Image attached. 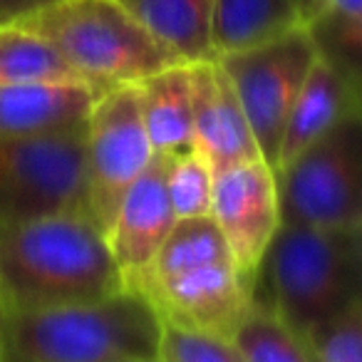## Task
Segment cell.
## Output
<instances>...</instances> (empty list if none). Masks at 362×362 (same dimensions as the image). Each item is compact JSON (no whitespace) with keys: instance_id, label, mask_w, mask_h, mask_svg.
<instances>
[{"instance_id":"cell-1","label":"cell","mask_w":362,"mask_h":362,"mask_svg":"<svg viewBox=\"0 0 362 362\" xmlns=\"http://www.w3.org/2000/svg\"><path fill=\"white\" fill-rule=\"evenodd\" d=\"M127 283L87 211L0 226V298L11 313L100 300Z\"/></svg>"},{"instance_id":"cell-2","label":"cell","mask_w":362,"mask_h":362,"mask_svg":"<svg viewBox=\"0 0 362 362\" xmlns=\"http://www.w3.org/2000/svg\"><path fill=\"white\" fill-rule=\"evenodd\" d=\"M360 231L281 223L251 276V303L308 340L362 303Z\"/></svg>"},{"instance_id":"cell-3","label":"cell","mask_w":362,"mask_h":362,"mask_svg":"<svg viewBox=\"0 0 362 362\" xmlns=\"http://www.w3.org/2000/svg\"><path fill=\"white\" fill-rule=\"evenodd\" d=\"M161 320L231 337L251 308V278L236 266L211 216L176 221L134 283Z\"/></svg>"},{"instance_id":"cell-4","label":"cell","mask_w":362,"mask_h":362,"mask_svg":"<svg viewBox=\"0 0 362 362\" xmlns=\"http://www.w3.org/2000/svg\"><path fill=\"white\" fill-rule=\"evenodd\" d=\"M161 315L134 286L100 300L11 313L6 362L159 360Z\"/></svg>"},{"instance_id":"cell-5","label":"cell","mask_w":362,"mask_h":362,"mask_svg":"<svg viewBox=\"0 0 362 362\" xmlns=\"http://www.w3.org/2000/svg\"><path fill=\"white\" fill-rule=\"evenodd\" d=\"M21 25L40 35L82 82L100 92L139 85L176 65L119 0H60Z\"/></svg>"},{"instance_id":"cell-6","label":"cell","mask_w":362,"mask_h":362,"mask_svg":"<svg viewBox=\"0 0 362 362\" xmlns=\"http://www.w3.org/2000/svg\"><path fill=\"white\" fill-rule=\"evenodd\" d=\"M281 223L313 228H362V117L276 169Z\"/></svg>"},{"instance_id":"cell-7","label":"cell","mask_w":362,"mask_h":362,"mask_svg":"<svg viewBox=\"0 0 362 362\" xmlns=\"http://www.w3.org/2000/svg\"><path fill=\"white\" fill-rule=\"evenodd\" d=\"M67 211H87L85 122L0 139V226Z\"/></svg>"},{"instance_id":"cell-8","label":"cell","mask_w":362,"mask_h":362,"mask_svg":"<svg viewBox=\"0 0 362 362\" xmlns=\"http://www.w3.org/2000/svg\"><path fill=\"white\" fill-rule=\"evenodd\" d=\"M315 57V45L303 25L276 40L216 57L236 92L261 159L273 171L278 169L288 115Z\"/></svg>"},{"instance_id":"cell-9","label":"cell","mask_w":362,"mask_h":362,"mask_svg":"<svg viewBox=\"0 0 362 362\" xmlns=\"http://www.w3.org/2000/svg\"><path fill=\"white\" fill-rule=\"evenodd\" d=\"M154 156L139 87L119 85L100 92L85 117V199L87 214L102 231L110 226L122 194Z\"/></svg>"},{"instance_id":"cell-10","label":"cell","mask_w":362,"mask_h":362,"mask_svg":"<svg viewBox=\"0 0 362 362\" xmlns=\"http://www.w3.org/2000/svg\"><path fill=\"white\" fill-rule=\"evenodd\" d=\"M209 216L228 243L236 266L251 278L281 226L276 171L256 159L214 174Z\"/></svg>"},{"instance_id":"cell-11","label":"cell","mask_w":362,"mask_h":362,"mask_svg":"<svg viewBox=\"0 0 362 362\" xmlns=\"http://www.w3.org/2000/svg\"><path fill=\"white\" fill-rule=\"evenodd\" d=\"M166 169L169 159L164 156L151 159V164L122 194L105 231L107 246L127 286L144 273L154 253L176 226L174 209L166 192Z\"/></svg>"},{"instance_id":"cell-12","label":"cell","mask_w":362,"mask_h":362,"mask_svg":"<svg viewBox=\"0 0 362 362\" xmlns=\"http://www.w3.org/2000/svg\"><path fill=\"white\" fill-rule=\"evenodd\" d=\"M194 102V149L214 174L261 159L253 132L216 57L189 65Z\"/></svg>"},{"instance_id":"cell-13","label":"cell","mask_w":362,"mask_h":362,"mask_svg":"<svg viewBox=\"0 0 362 362\" xmlns=\"http://www.w3.org/2000/svg\"><path fill=\"white\" fill-rule=\"evenodd\" d=\"M100 90L82 80L0 87V139L70 129L85 122Z\"/></svg>"},{"instance_id":"cell-14","label":"cell","mask_w":362,"mask_h":362,"mask_svg":"<svg viewBox=\"0 0 362 362\" xmlns=\"http://www.w3.org/2000/svg\"><path fill=\"white\" fill-rule=\"evenodd\" d=\"M355 115H360V82L315 57L288 115L278 169Z\"/></svg>"},{"instance_id":"cell-15","label":"cell","mask_w":362,"mask_h":362,"mask_svg":"<svg viewBox=\"0 0 362 362\" xmlns=\"http://www.w3.org/2000/svg\"><path fill=\"white\" fill-rule=\"evenodd\" d=\"M141 117L156 156L176 159L194 149V102L189 65H169L139 82Z\"/></svg>"},{"instance_id":"cell-16","label":"cell","mask_w":362,"mask_h":362,"mask_svg":"<svg viewBox=\"0 0 362 362\" xmlns=\"http://www.w3.org/2000/svg\"><path fill=\"white\" fill-rule=\"evenodd\" d=\"M181 65L214 60V0H119Z\"/></svg>"},{"instance_id":"cell-17","label":"cell","mask_w":362,"mask_h":362,"mask_svg":"<svg viewBox=\"0 0 362 362\" xmlns=\"http://www.w3.org/2000/svg\"><path fill=\"white\" fill-rule=\"evenodd\" d=\"M300 25L296 0H214V55L276 40Z\"/></svg>"},{"instance_id":"cell-18","label":"cell","mask_w":362,"mask_h":362,"mask_svg":"<svg viewBox=\"0 0 362 362\" xmlns=\"http://www.w3.org/2000/svg\"><path fill=\"white\" fill-rule=\"evenodd\" d=\"M50 80L80 77L40 35L23 25H0V87Z\"/></svg>"},{"instance_id":"cell-19","label":"cell","mask_w":362,"mask_h":362,"mask_svg":"<svg viewBox=\"0 0 362 362\" xmlns=\"http://www.w3.org/2000/svg\"><path fill=\"white\" fill-rule=\"evenodd\" d=\"M243 362H313L308 342L291 330L276 313L253 305L231 332Z\"/></svg>"},{"instance_id":"cell-20","label":"cell","mask_w":362,"mask_h":362,"mask_svg":"<svg viewBox=\"0 0 362 362\" xmlns=\"http://www.w3.org/2000/svg\"><path fill=\"white\" fill-rule=\"evenodd\" d=\"M303 28L310 35L320 60H325L350 80L360 82L362 18H345L330 11H317Z\"/></svg>"},{"instance_id":"cell-21","label":"cell","mask_w":362,"mask_h":362,"mask_svg":"<svg viewBox=\"0 0 362 362\" xmlns=\"http://www.w3.org/2000/svg\"><path fill=\"white\" fill-rule=\"evenodd\" d=\"M166 192L174 209L176 221L202 218L211 211L214 171L202 154L189 151L176 159H169L166 169Z\"/></svg>"},{"instance_id":"cell-22","label":"cell","mask_w":362,"mask_h":362,"mask_svg":"<svg viewBox=\"0 0 362 362\" xmlns=\"http://www.w3.org/2000/svg\"><path fill=\"white\" fill-rule=\"evenodd\" d=\"M159 362H243V357L231 337L164 320Z\"/></svg>"},{"instance_id":"cell-23","label":"cell","mask_w":362,"mask_h":362,"mask_svg":"<svg viewBox=\"0 0 362 362\" xmlns=\"http://www.w3.org/2000/svg\"><path fill=\"white\" fill-rule=\"evenodd\" d=\"M313 362H362V303L308 337Z\"/></svg>"},{"instance_id":"cell-24","label":"cell","mask_w":362,"mask_h":362,"mask_svg":"<svg viewBox=\"0 0 362 362\" xmlns=\"http://www.w3.org/2000/svg\"><path fill=\"white\" fill-rule=\"evenodd\" d=\"M60 0H0V25H21Z\"/></svg>"},{"instance_id":"cell-25","label":"cell","mask_w":362,"mask_h":362,"mask_svg":"<svg viewBox=\"0 0 362 362\" xmlns=\"http://www.w3.org/2000/svg\"><path fill=\"white\" fill-rule=\"evenodd\" d=\"M317 11H330L345 18H362V0H320L315 13ZM315 13H313V16H315ZM310 18H308V21H310ZM303 25H305V23H303Z\"/></svg>"},{"instance_id":"cell-26","label":"cell","mask_w":362,"mask_h":362,"mask_svg":"<svg viewBox=\"0 0 362 362\" xmlns=\"http://www.w3.org/2000/svg\"><path fill=\"white\" fill-rule=\"evenodd\" d=\"M8 322H11V310H8L6 300L0 298V362H6V350H8Z\"/></svg>"},{"instance_id":"cell-27","label":"cell","mask_w":362,"mask_h":362,"mask_svg":"<svg viewBox=\"0 0 362 362\" xmlns=\"http://www.w3.org/2000/svg\"><path fill=\"white\" fill-rule=\"evenodd\" d=\"M317 3H320V0H296L298 13H300V23H305L308 18H310L313 13H315Z\"/></svg>"},{"instance_id":"cell-28","label":"cell","mask_w":362,"mask_h":362,"mask_svg":"<svg viewBox=\"0 0 362 362\" xmlns=\"http://www.w3.org/2000/svg\"><path fill=\"white\" fill-rule=\"evenodd\" d=\"M151 362H159V360H151Z\"/></svg>"}]
</instances>
